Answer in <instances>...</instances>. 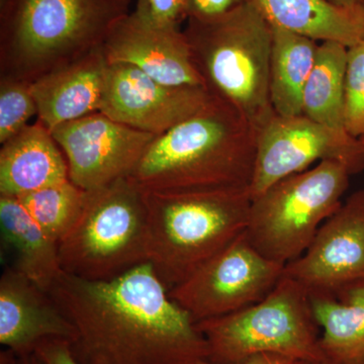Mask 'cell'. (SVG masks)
I'll return each mask as SVG.
<instances>
[{
    "instance_id": "12",
    "label": "cell",
    "mask_w": 364,
    "mask_h": 364,
    "mask_svg": "<svg viewBox=\"0 0 364 364\" xmlns=\"http://www.w3.org/2000/svg\"><path fill=\"white\" fill-rule=\"evenodd\" d=\"M102 49L107 63L135 66L164 85L205 87L183 31L158 23L147 0H136L135 9L112 26Z\"/></svg>"
},
{
    "instance_id": "20",
    "label": "cell",
    "mask_w": 364,
    "mask_h": 364,
    "mask_svg": "<svg viewBox=\"0 0 364 364\" xmlns=\"http://www.w3.org/2000/svg\"><path fill=\"white\" fill-rule=\"evenodd\" d=\"M2 243L14 252L11 268L49 291L63 273L59 242L36 222L16 196H0Z\"/></svg>"
},
{
    "instance_id": "16",
    "label": "cell",
    "mask_w": 364,
    "mask_h": 364,
    "mask_svg": "<svg viewBox=\"0 0 364 364\" xmlns=\"http://www.w3.org/2000/svg\"><path fill=\"white\" fill-rule=\"evenodd\" d=\"M107 63L102 47L30 82L37 119L50 132L102 109Z\"/></svg>"
},
{
    "instance_id": "23",
    "label": "cell",
    "mask_w": 364,
    "mask_h": 364,
    "mask_svg": "<svg viewBox=\"0 0 364 364\" xmlns=\"http://www.w3.org/2000/svg\"><path fill=\"white\" fill-rule=\"evenodd\" d=\"M86 198L87 191L68 179L18 198L36 222L60 243L82 214Z\"/></svg>"
},
{
    "instance_id": "17",
    "label": "cell",
    "mask_w": 364,
    "mask_h": 364,
    "mask_svg": "<svg viewBox=\"0 0 364 364\" xmlns=\"http://www.w3.org/2000/svg\"><path fill=\"white\" fill-rule=\"evenodd\" d=\"M68 179L65 155L38 119L1 144L0 196L18 198Z\"/></svg>"
},
{
    "instance_id": "18",
    "label": "cell",
    "mask_w": 364,
    "mask_h": 364,
    "mask_svg": "<svg viewBox=\"0 0 364 364\" xmlns=\"http://www.w3.org/2000/svg\"><path fill=\"white\" fill-rule=\"evenodd\" d=\"M267 21L321 42L350 48L364 40V6L343 7L328 0H245Z\"/></svg>"
},
{
    "instance_id": "5",
    "label": "cell",
    "mask_w": 364,
    "mask_h": 364,
    "mask_svg": "<svg viewBox=\"0 0 364 364\" xmlns=\"http://www.w3.org/2000/svg\"><path fill=\"white\" fill-rule=\"evenodd\" d=\"M183 33L207 90L259 130L275 114L269 97L272 26L245 1L217 18H188Z\"/></svg>"
},
{
    "instance_id": "21",
    "label": "cell",
    "mask_w": 364,
    "mask_h": 364,
    "mask_svg": "<svg viewBox=\"0 0 364 364\" xmlns=\"http://www.w3.org/2000/svg\"><path fill=\"white\" fill-rule=\"evenodd\" d=\"M270 104L282 117L303 114V95L317 56V41L272 26Z\"/></svg>"
},
{
    "instance_id": "9",
    "label": "cell",
    "mask_w": 364,
    "mask_h": 364,
    "mask_svg": "<svg viewBox=\"0 0 364 364\" xmlns=\"http://www.w3.org/2000/svg\"><path fill=\"white\" fill-rule=\"evenodd\" d=\"M284 267L256 250L244 232L169 296L195 323L222 317L264 299L284 277Z\"/></svg>"
},
{
    "instance_id": "25",
    "label": "cell",
    "mask_w": 364,
    "mask_h": 364,
    "mask_svg": "<svg viewBox=\"0 0 364 364\" xmlns=\"http://www.w3.org/2000/svg\"><path fill=\"white\" fill-rule=\"evenodd\" d=\"M344 129L353 138H364V40L347 53Z\"/></svg>"
},
{
    "instance_id": "34",
    "label": "cell",
    "mask_w": 364,
    "mask_h": 364,
    "mask_svg": "<svg viewBox=\"0 0 364 364\" xmlns=\"http://www.w3.org/2000/svg\"><path fill=\"white\" fill-rule=\"evenodd\" d=\"M359 140H360L361 144H363V147L364 150V138L359 139Z\"/></svg>"
},
{
    "instance_id": "19",
    "label": "cell",
    "mask_w": 364,
    "mask_h": 364,
    "mask_svg": "<svg viewBox=\"0 0 364 364\" xmlns=\"http://www.w3.org/2000/svg\"><path fill=\"white\" fill-rule=\"evenodd\" d=\"M320 346L332 364H364V280L334 291L309 294Z\"/></svg>"
},
{
    "instance_id": "26",
    "label": "cell",
    "mask_w": 364,
    "mask_h": 364,
    "mask_svg": "<svg viewBox=\"0 0 364 364\" xmlns=\"http://www.w3.org/2000/svg\"><path fill=\"white\" fill-rule=\"evenodd\" d=\"M151 16L163 26H179L188 18L189 0H147Z\"/></svg>"
},
{
    "instance_id": "33",
    "label": "cell",
    "mask_w": 364,
    "mask_h": 364,
    "mask_svg": "<svg viewBox=\"0 0 364 364\" xmlns=\"http://www.w3.org/2000/svg\"><path fill=\"white\" fill-rule=\"evenodd\" d=\"M9 1H11V0H0V11H2L6 9L7 4H9Z\"/></svg>"
},
{
    "instance_id": "28",
    "label": "cell",
    "mask_w": 364,
    "mask_h": 364,
    "mask_svg": "<svg viewBox=\"0 0 364 364\" xmlns=\"http://www.w3.org/2000/svg\"><path fill=\"white\" fill-rule=\"evenodd\" d=\"M35 353L45 364H79L72 356L65 340H47L38 346Z\"/></svg>"
},
{
    "instance_id": "14",
    "label": "cell",
    "mask_w": 364,
    "mask_h": 364,
    "mask_svg": "<svg viewBox=\"0 0 364 364\" xmlns=\"http://www.w3.org/2000/svg\"><path fill=\"white\" fill-rule=\"evenodd\" d=\"M284 274L309 294L338 291L364 280V188L342 203L305 253L287 263Z\"/></svg>"
},
{
    "instance_id": "15",
    "label": "cell",
    "mask_w": 364,
    "mask_h": 364,
    "mask_svg": "<svg viewBox=\"0 0 364 364\" xmlns=\"http://www.w3.org/2000/svg\"><path fill=\"white\" fill-rule=\"evenodd\" d=\"M75 330L49 291L9 267L0 279V343L14 353H35L47 340L71 342Z\"/></svg>"
},
{
    "instance_id": "10",
    "label": "cell",
    "mask_w": 364,
    "mask_h": 364,
    "mask_svg": "<svg viewBox=\"0 0 364 364\" xmlns=\"http://www.w3.org/2000/svg\"><path fill=\"white\" fill-rule=\"evenodd\" d=\"M335 160L351 174L364 169V150L358 139L330 128L305 114H273L257 131L255 165L249 188L251 200L284 178L305 171L313 163Z\"/></svg>"
},
{
    "instance_id": "7",
    "label": "cell",
    "mask_w": 364,
    "mask_h": 364,
    "mask_svg": "<svg viewBox=\"0 0 364 364\" xmlns=\"http://www.w3.org/2000/svg\"><path fill=\"white\" fill-rule=\"evenodd\" d=\"M67 274L109 280L148 262V213L144 191L129 177L87 191L82 214L60 241Z\"/></svg>"
},
{
    "instance_id": "6",
    "label": "cell",
    "mask_w": 364,
    "mask_h": 364,
    "mask_svg": "<svg viewBox=\"0 0 364 364\" xmlns=\"http://www.w3.org/2000/svg\"><path fill=\"white\" fill-rule=\"evenodd\" d=\"M196 326L207 341L210 364L239 363L260 353L309 363L326 361L310 296L284 274L258 303Z\"/></svg>"
},
{
    "instance_id": "30",
    "label": "cell",
    "mask_w": 364,
    "mask_h": 364,
    "mask_svg": "<svg viewBox=\"0 0 364 364\" xmlns=\"http://www.w3.org/2000/svg\"><path fill=\"white\" fill-rule=\"evenodd\" d=\"M294 359L273 353H260L251 356L250 358L242 361V363L234 364H293ZM210 364V363H208Z\"/></svg>"
},
{
    "instance_id": "2",
    "label": "cell",
    "mask_w": 364,
    "mask_h": 364,
    "mask_svg": "<svg viewBox=\"0 0 364 364\" xmlns=\"http://www.w3.org/2000/svg\"><path fill=\"white\" fill-rule=\"evenodd\" d=\"M257 130L213 95L193 116L157 136L129 178L147 193L248 189Z\"/></svg>"
},
{
    "instance_id": "1",
    "label": "cell",
    "mask_w": 364,
    "mask_h": 364,
    "mask_svg": "<svg viewBox=\"0 0 364 364\" xmlns=\"http://www.w3.org/2000/svg\"><path fill=\"white\" fill-rule=\"evenodd\" d=\"M49 294L75 330L79 364L208 363L205 337L149 262L109 280L63 272Z\"/></svg>"
},
{
    "instance_id": "4",
    "label": "cell",
    "mask_w": 364,
    "mask_h": 364,
    "mask_svg": "<svg viewBox=\"0 0 364 364\" xmlns=\"http://www.w3.org/2000/svg\"><path fill=\"white\" fill-rule=\"evenodd\" d=\"M148 262L173 289L247 227L248 189L147 193Z\"/></svg>"
},
{
    "instance_id": "32",
    "label": "cell",
    "mask_w": 364,
    "mask_h": 364,
    "mask_svg": "<svg viewBox=\"0 0 364 364\" xmlns=\"http://www.w3.org/2000/svg\"><path fill=\"white\" fill-rule=\"evenodd\" d=\"M293 364H332V363H327V361H325V363H309V361L296 360V361H294Z\"/></svg>"
},
{
    "instance_id": "22",
    "label": "cell",
    "mask_w": 364,
    "mask_h": 364,
    "mask_svg": "<svg viewBox=\"0 0 364 364\" xmlns=\"http://www.w3.org/2000/svg\"><path fill=\"white\" fill-rule=\"evenodd\" d=\"M347 53L348 48L340 43H321L303 95V114L340 131H345Z\"/></svg>"
},
{
    "instance_id": "13",
    "label": "cell",
    "mask_w": 364,
    "mask_h": 364,
    "mask_svg": "<svg viewBox=\"0 0 364 364\" xmlns=\"http://www.w3.org/2000/svg\"><path fill=\"white\" fill-rule=\"evenodd\" d=\"M212 97L203 86L164 85L129 64L109 63L100 112L160 136L193 116Z\"/></svg>"
},
{
    "instance_id": "3",
    "label": "cell",
    "mask_w": 364,
    "mask_h": 364,
    "mask_svg": "<svg viewBox=\"0 0 364 364\" xmlns=\"http://www.w3.org/2000/svg\"><path fill=\"white\" fill-rule=\"evenodd\" d=\"M130 0H11L0 11V76L32 82L102 47Z\"/></svg>"
},
{
    "instance_id": "8",
    "label": "cell",
    "mask_w": 364,
    "mask_h": 364,
    "mask_svg": "<svg viewBox=\"0 0 364 364\" xmlns=\"http://www.w3.org/2000/svg\"><path fill=\"white\" fill-rule=\"evenodd\" d=\"M351 176L343 163L327 160L275 182L251 200L248 241L280 264L298 259L320 227L341 207Z\"/></svg>"
},
{
    "instance_id": "29",
    "label": "cell",
    "mask_w": 364,
    "mask_h": 364,
    "mask_svg": "<svg viewBox=\"0 0 364 364\" xmlns=\"http://www.w3.org/2000/svg\"><path fill=\"white\" fill-rule=\"evenodd\" d=\"M0 364H45L36 353L18 354L11 350L0 352Z\"/></svg>"
},
{
    "instance_id": "11",
    "label": "cell",
    "mask_w": 364,
    "mask_h": 364,
    "mask_svg": "<svg viewBox=\"0 0 364 364\" xmlns=\"http://www.w3.org/2000/svg\"><path fill=\"white\" fill-rule=\"evenodd\" d=\"M51 133L65 155L69 178L87 191L130 176L157 136L100 112L61 124Z\"/></svg>"
},
{
    "instance_id": "27",
    "label": "cell",
    "mask_w": 364,
    "mask_h": 364,
    "mask_svg": "<svg viewBox=\"0 0 364 364\" xmlns=\"http://www.w3.org/2000/svg\"><path fill=\"white\" fill-rule=\"evenodd\" d=\"M244 2L245 0H189L188 18H217Z\"/></svg>"
},
{
    "instance_id": "24",
    "label": "cell",
    "mask_w": 364,
    "mask_h": 364,
    "mask_svg": "<svg viewBox=\"0 0 364 364\" xmlns=\"http://www.w3.org/2000/svg\"><path fill=\"white\" fill-rule=\"evenodd\" d=\"M35 116L38 107L30 82L0 76V144L23 131Z\"/></svg>"
},
{
    "instance_id": "31",
    "label": "cell",
    "mask_w": 364,
    "mask_h": 364,
    "mask_svg": "<svg viewBox=\"0 0 364 364\" xmlns=\"http://www.w3.org/2000/svg\"><path fill=\"white\" fill-rule=\"evenodd\" d=\"M328 1L343 7L364 6V0H328Z\"/></svg>"
}]
</instances>
